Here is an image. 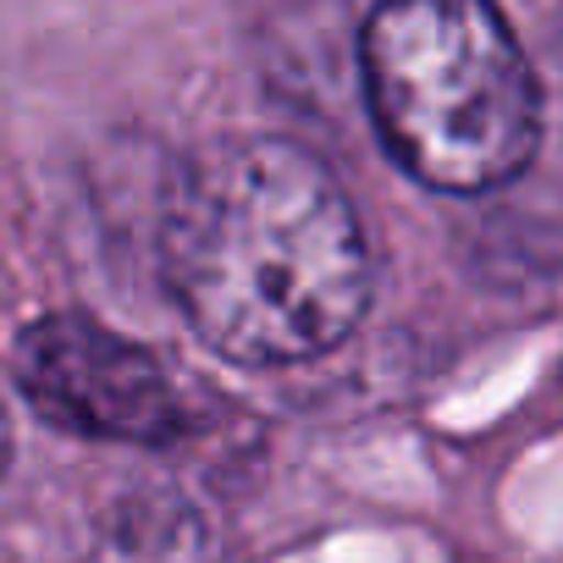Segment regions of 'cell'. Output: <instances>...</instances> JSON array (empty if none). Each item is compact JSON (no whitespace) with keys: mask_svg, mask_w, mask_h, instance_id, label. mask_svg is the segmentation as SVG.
<instances>
[{"mask_svg":"<svg viewBox=\"0 0 563 563\" xmlns=\"http://www.w3.org/2000/svg\"><path fill=\"white\" fill-rule=\"evenodd\" d=\"M166 288L238 365H299L371 305V249L332 172L288 139H227L188 161L161 227Z\"/></svg>","mask_w":563,"mask_h":563,"instance_id":"6da1fadb","label":"cell"},{"mask_svg":"<svg viewBox=\"0 0 563 563\" xmlns=\"http://www.w3.org/2000/svg\"><path fill=\"white\" fill-rule=\"evenodd\" d=\"M360 56L376 128L426 188L481 194L519 177L536 155V78L492 7H387L365 23Z\"/></svg>","mask_w":563,"mask_h":563,"instance_id":"7a4b0ae2","label":"cell"},{"mask_svg":"<svg viewBox=\"0 0 563 563\" xmlns=\"http://www.w3.org/2000/svg\"><path fill=\"white\" fill-rule=\"evenodd\" d=\"M12 376L40 420L95 442H172L188 426L172 371L133 338L67 310L18 338Z\"/></svg>","mask_w":563,"mask_h":563,"instance_id":"3957f363","label":"cell"},{"mask_svg":"<svg viewBox=\"0 0 563 563\" xmlns=\"http://www.w3.org/2000/svg\"><path fill=\"white\" fill-rule=\"evenodd\" d=\"M7 459H12V420L0 409V470H7Z\"/></svg>","mask_w":563,"mask_h":563,"instance_id":"277c9868","label":"cell"}]
</instances>
